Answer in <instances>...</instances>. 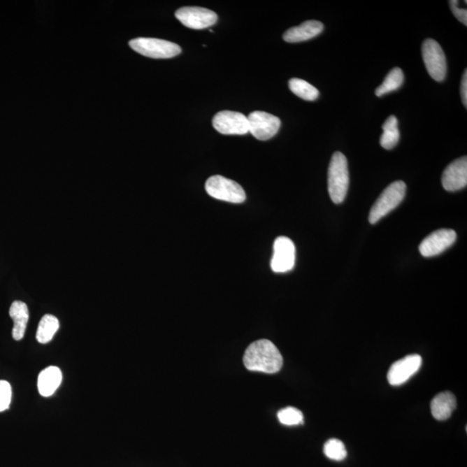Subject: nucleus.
Wrapping results in <instances>:
<instances>
[{
  "mask_svg": "<svg viewBox=\"0 0 467 467\" xmlns=\"http://www.w3.org/2000/svg\"><path fill=\"white\" fill-rule=\"evenodd\" d=\"M243 364L250 371L275 374L282 370L283 357L273 343L268 339H260L247 348Z\"/></svg>",
  "mask_w": 467,
  "mask_h": 467,
  "instance_id": "1",
  "label": "nucleus"
},
{
  "mask_svg": "<svg viewBox=\"0 0 467 467\" xmlns=\"http://www.w3.org/2000/svg\"><path fill=\"white\" fill-rule=\"evenodd\" d=\"M349 187L348 163L346 157L336 152L331 157L328 169V192L336 204L344 202Z\"/></svg>",
  "mask_w": 467,
  "mask_h": 467,
  "instance_id": "2",
  "label": "nucleus"
},
{
  "mask_svg": "<svg viewBox=\"0 0 467 467\" xmlns=\"http://www.w3.org/2000/svg\"><path fill=\"white\" fill-rule=\"evenodd\" d=\"M407 186L403 181H396L387 187L372 206L368 221L377 224L403 202Z\"/></svg>",
  "mask_w": 467,
  "mask_h": 467,
  "instance_id": "3",
  "label": "nucleus"
},
{
  "mask_svg": "<svg viewBox=\"0 0 467 467\" xmlns=\"http://www.w3.org/2000/svg\"><path fill=\"white\" fill-rule=\"evenodd\" d=\"M129 45L137 53L142 56L155 58V59H166L178 56L181 53V48L177 43L166 40L138 38L131 40Z\"/></svg>",
  "mask_w": 467,
  "mask_h": 467,
  "instance_id": "4",
  "label": "nucleus"
},
{
  "mask_svg": "<svg viewBox=\"0 0 467 467\" xmlns=\"http://www.w3.org/2000/svg\"><path fill=\"white\" fill-rule=\"evenodd\" d=\"M206 189L210 196L232 203H242L246 200V193L236 182L216 175L208 178Z\"/></svg>",
  "mask_w": 467,
  "mask_h": 467,
  "instance_id": "5",
  "label": "nucleus"
},
{
  "mask_svg": "<svg viewBox=\"0 0 467 467\" xmlns=\"http://www.w3.org/2000/svg\"><path fill=\"white\" fill-rule=\"evenodd\" d=\"M422 57L426 71L436 82H443L446 78L447 65L446 56L439 43L429 38L422 45Z\"/></svg>",
  "mask_w": 467,
  "mask_h": 467,
  "instance_id": "6",
  "label": "nucleus"
},
{
  "mask_svg": "<svg viewBox=\"0 0 467 467\" xmlns=\"http://www.w3.org/2000/svg\"><path fill=\"white\" fill-rule=\"evenodd\" d=\"M250 133L259 141H268L278 133L282 122L275 115L262 111L252 112L247 116Z\"/></svg>",
  "mask_w": 467,
  "mask_h": 467,
  "instance_id": "7",
  "label": "nucleus"
},
{
  "mask_svg": "<svg viewBox=\"0 0 467 467\" xmlns=\"http://www.w3.org/2000/svg\"><path fill=\"white\" fill-rule=\"evenodd\" d=\"M296 250L293 240L286 236H280L273 243L271 268L275 273H287L294 268Z\"/></svg>",
  "mask_w": 467,
  "mask_h": 467,
  "instance_id": "8",
  "label": "nucleus"
},
{
  "mask_svg": "<svg viewBox=\"0 0 467 467\" xmlns=\"http://www.w3.org/2000/svg\"><path fill=\"white\" fill-rule=\"evenodd\" d=\"M177 20L185 27L202 30L213 27L217 23V15L213 10L202 8V7L188 6L178 9L175 13Z\"/></svg>",
  "mask_w": 467,
  "mask_h": 467,
  "instance_id": "9",
  "label": "nucleus"
},
{
  "mask_svg": "<svg viewBox=\"0 0 467 467\" xmlns=\"http://www.w3.org/2000/svg\"><path fill=\"white\" fill-rule=\"evenodd\" d=\"M213 125L217 132L224 135H244L250 133L247 117L238 112L217 113L213 120Z\"/></svg>",
  "mask_w": 467,
  "mask_h": 467,
  "instance_id": "10",
  "label": "nucleus"
},
{
  "mask_svg": "<svg viewBox=\"0 0 467 467\" xmlns=\"http://www.w3.org/2000/svg\"><path fill=\"white\" fill-rule=\"evenodd\" d=\"M457 239L456 232L450 229H439L426 236L419 244V250L422 257H433L443 253Z\"/></svg>",
  "mask_w": 467,
  "mask_h": 467,
  "instance_id": "11",
  "label": "nucleus"
},
{
  "mask_svg": "<svg viewBox=\"0 0 467 467\" xmlns=\"http://www.w3.org/2000/svg\"><path fill=\"white\" fill-rule=\"evenodd\" d=\"M422 364V357L417 354H413L396 361L389 368L387 378L390 385L399 386L405 384L413 377L421 368Z\"/></svg>",
  "mask_w": 467,
  "mask_h": 467,
  "instance_id": "12",
  "label": "nucleus"
},
{
  "mask_svg": "<svg viewBox=\"0 0 467 467\" xmlns=\"http://www.w3.org/2000/svg\"><path fill=\"white\" fill-rule=\"evenodd\" d=\"M443 188L447 192H457L467 185V158L454 160L445 169L441 178Z\"/></svg>",
  "mask_w": 467,
  "mask_h": 467,
  "instance_id": "13",
  "label": "nucleus"
},
{
  "mask_svg": "<svg viewBox=\"0 0 467 467\" xmlns=\"http://www.w3.org/2000/svg\"><path fill=\"white\" fill-rule=\"evenodd\" d=\"M324 30V24L319 21L309 20L285 32L283 39L287 43H300L315 38Z\"/></svg>",
  "mask_w": 467,
  "mask_h": 467,
  "instance_id": "14",
  "label": "nucleus"
},
{
  "mask_svg": "<svg viewBox=\"0 0 467 467\" xmlns=\"http://www.w3.org/2000/svg\"><path fill=\"white\" fill-rule=\"evenodd\" d=\"M456 405L457 401L454 394L448 391L438 394L431 403L433 417L438 421H446L451 417Z\"/></svg>",
  "mask_w": 467,
  "mask_h": 467,
  "instance_id": "15",
  "label": "nucleus"
},
{
  "mask_svg": "<svg viewBox=\"0 0 467 467\" xmlns=\"http://www.w3.org/2000/svg\"><path fill=\"white\" fill-rule=\"evenodd\" d=\"M63 375L59 368L50 366L39 374L38 388L40 395L45 397L52 396L60 386Z\"/></svg>",
  "mask_w": 467,
  "mask_h": 467,
  "instance_id": "16",
  "label": "nucleus"
},
{
  "mask_svg": "<svg viewBox=\"0 0 467 467\" xmlns=\"http://www.w3.org/2000/svg\"><path fill=\"white\" fill-rule=\"evenodd\" d=\"M9 315L14 323L13 337L15 340H21L27 331L29 320V310L27 305L22 301H14L10 306Z\"/></svg>",
  "mask_w": 467,
  "mask_h": 467,
  "instance_id": "17",
  "label": "nucleus"
},
{
  "mask_svg": "<svg viewBox=\"0 0 467 467\" xmlns=\"http://www.w3.org/2000/svg\"><path fill=\"white\" fill-rule=\"evenodd\" d=\"M382 133L380 138V145L386 150H390L396 147L400 141V131L398 129V120L396 116H389L382 125Z\"/></svg>",
  "mask_w": 467,
  "mask_h": 467,
  "instance_id": "18",
  "label": "nucleus"
},
{
  "mask_svg": "<svg viewBox=\"0 0 467 467\" xmlns=\"http://www.w3.org/2000/svg\"><path fill=\"white\" fill-rule=\"evenodd\" d=\"M58 328H59V321L57 317L51 315L43 316L38 324V331H36V340L40 344H47L53 338Z\"/></svg>",
  "mask_w": 467,
  "mask_h": 467,
  "instance_id": "19",
  "label": "nucleus"
},
{
  "mask_svg": "<svg viewBox=\"0 0 467 467\" xmlns=\"http://www.w3.org/2000/svg\"><path fill=\"white\" fill-rule=\"evenodd\" d=\"M404 81V75L400 68L393 69L387 75L384 82L375 89V96L381 97L385 94L393 92L399 89L403 85Z\"/></svg>",
  "mask_w": 467,
  "mask_h": 467,
  "instance_id": "20",
  "label": "nucleus"
},
{
  "mask_svg": "<svg viewBox=\"0 0 467 467\" xmlns=\"http://www.w3.org/2000/svg\"><path fill=\"white\" fill-rule=\"evenodd\" d=\"M289 89L295 96L305 101H315L319 96V90L305 80L293 78L289 81Z\"/></svg>",
  "mask_w": 467,
  "mask_h": 467,
  "instance_id": "21",
  "label": "nucleus"
},
{
  "mask_svg": "<svg viewBox=\"0 0 467 467\" xmlns=\"http://www.w3.org/2000/svg\"><path fill=\"white\" fill-rule=\"evenodd\" d=\"M324 452L328 459L335 461H344L347 456L345 444L338 439H331L326 441L324 446Z\"/></svg>",
  "mask_w": 467,
  "mask_h": 467,
  "instance_id": "22",
  "label": "nucleus"
},
{
  "mask_svg": "<svg viewBox=\"0 0 467 467\" xmlns=\"http://www.w3.org/2000/svg\"><path fill=\"white\" fill-rule=\"evenodd\" d=\"M279 421L286 426H296L302 424L304 421L302 412L294 407H287L280 410L277 414Z\"/></svg>",
  "mask_w": 467,
  "mask_h": 467,
  "instance_id": "23",
  "label": "nucleus"
},
{
  "mask_svg": "<svg viewBox=\"0 0 467 467\" xmlns=\"http://www.w3.org/2000/svg\"><path fill=\"white\" fill-rule=\"evenodd\" d=\"M12 401V387L8 382L0 380V412L8 410Z\"/></svg>",
  "mask_w": 467,
  "mask_h": 467,
  "instance_id": "24",
  "label": "nucleus"
},
{
  "mask_svg": "<svg viewBox=\"0 0 467 467\" xmlns=\"http://www.w3.org/2000/svg\"><path fill=\"white\" fill-rule=\"evenodd\" d=\"M450 3V7L452 13L459 22H461L463 24L467 25V10L466 9L459 8V2L452 0Z\"/></svg>",
  "mask_w": 467,
  "mask_h": 467,
  "instance_id": "25",
  "label": "nucleus"
},
{
  "mask_svg": "<svg viewBox=\"0 0 467 467\" xmlns=\"http://www.w3.org/2000/svg\"><path fill=\"white\" fill-rule=\"evenodd\" d=\"M461 93L463 104H464L466 108L467 107V71L466 69L464 74H463L461 87Z\"/></svg>",
  "mask_w": 467,
  "mask_h": 467,
  "instance_id": "26",
  "label": "nucleus"
}]
</instances>
